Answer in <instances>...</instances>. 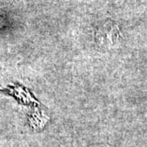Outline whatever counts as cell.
<instances>
[{
    "label": "cell",
    "mask_w": 147,
    "mask_h": 147,
    "mask_svg": "<svg viewBox=\"0 0 147 147\" xmlns=\"http://www.w3.org/2000/svg\"><path fill=\"white\" fill-rule=\"evenodd\" d=\"M120 37L118 26L113 22H106L96 31V38L99 42L105 44H114Z\"/></svg>",
    "instance_id": "6da1fadb"
}]
</instances>
